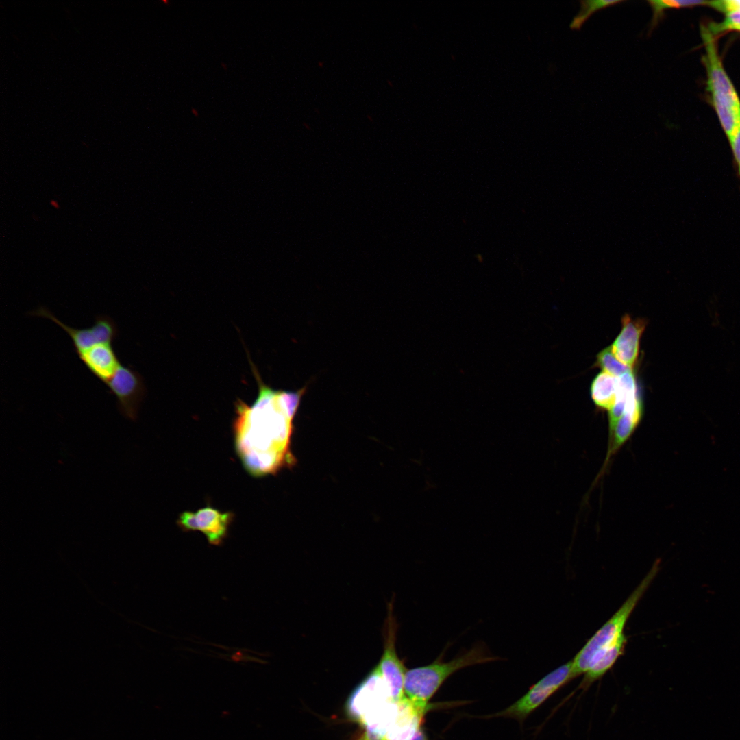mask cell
<instances>
[{"label": "cell", "instance_id": "277c9868", "mask_svg": "<svg viewBox=\"0 0 740 740\" xmlns=\"http://www.w3.org/2000/svg\"><path fill=\"white\" fill-rule=\"evenodd\" d=\"M660 569V560L652 568L617 611L595 632L576 655L572 661L574 677L585 674L593 657L601 650L615 643L636 605L654 579Z\"/></svg>", "mask_w": 740, "mask_h": 740}, {"label": "cell", "instance_id": "52a82bcc", "mask_svg": "<svg viewBox=\"0 0 740 740\" xmlns=\"http://www.w3.org/2000/svg\"><path fill=\"white\" fill-rule=\"evenodd\" d=\"M573 678L571 661L547 674L534 684L523 697L497 715L521 721Z\"/></svg>", "mask_w": 740, "mask_h": 740}, {"label": "cell", "instance_id": "d6986e66", "mask_svg": "<svg viewBox=\"0 0 740 740\" xmlns=\"http://www.w3.org/2000/svg\"><path fill=\"white\" fill-rule=\"evenodd\" d=\"M622 0H584L580 1V10L578 14L574 18L570 28L579 29L585 21L595 11L613 5L621 2Z\"/></svg>", "mask_w": 740, "mask_h": 740}, {"label": "cell", "instance_id": "8992f818", "mask_svg": "<svg viewBox=\"0 0 740 740\" xmlns=\"http://www.w3.org/2000/svg\"><path fill=\"white\" fill-rule=\"evenodd\" d=\"M387 608L383 634L384 650L377 665L389 687L392 699L397 701L405 696L404 680L407 669L396 651L398 624L393 614V599L388 602Z\"/></svg>", "mask_w": 740, "mask_h": 740}, {"label": "cell", "instance_id": "e0dca14e", "mask_svg": "<svg viewBox=\"0 0 740 740\" xmlns=\"http://www.w3.org/2000/svg\"><path fill=\"white\" fill-rule=\"evenodd\" d=\"M648 3L653 11V16L650 22L648 34H651L653 29L658 25L660 21L664 17V10L669 8H680L689 7L699 4L708 3L703 1H676V0H649Z\"/></svg>", "mask_w": 740, "mask_h": 740}, {"label": "cell", "instance_id": "2e32d148", "mask_svg": "<svg viewBox=\"0 0 740 740\" xmlns=\"http://www.w3.org/2000/svg\"><path fill=\"white\" fill-rule=\"evenodd\" d=\"M708 3L725 14L724 21L709 27V29L713 34L726 30L740 31V1H709Z\"/></svg>", "mask_w": 740, "mask_h": 740}, {"label": "cell", "instance_id": "ba28073f", "mask_svg": "<svg viewBox=\"0 0 740 740\" xmlns=\"http://www.w3.org/2000/svg\"><path fill=\"white\" fill-rule=\"evenodd\" d=\"M30 314L51 319L60 325L71 338L77 354L99 344H112L119 334L114 320L106 314L97 315L94 324L84 329L65 325L45 307L38 308Z\"/></svg>", "mask_w": 740, "mask_h": 740}, {"label": "cell", "instance_id": "3957f363", "mask_svg": "<svg viewBox=\"0 0 740 740\" xmlns=\"http://www.w3.org/2000/svg\"><path fill=\"white\" fill-rule=\"evenodd\" d=\"M701 33L705 48L703 62L707 73V90L730 140L740 128V100L722 66L713 33L704 26Z\"/></svg>", "mask_w": 740, "mask_h": 740}, {"label": "cell", "instance_id": "8fae6325", "mask_svg": "<svg viewBox=\"0 0 740 740\" xmlns=\"http://www.w3.org/2000/svg\"><path fill=\"white\" fill-rule=\"evenodd\" d=\"M646 324L643 319H632L625 314L621 319V332L610 345L615 356L632 369L639 357L641 338Z\"/></svg>", "mask_w": 740, "mask_h": 740}, {"label": "cell", "instance_id": "4fadbf2b", "mask_svg": "<svg viewBox=\"0 0 740 740\" xmlns=\"http://www.w3.org/2000/svg\"><path fill=\"white\" fill-rule=\"evenodd\" d=\"M77 356L87 369L105 384L121 364L110 343L95 345Z\"/></svg>", "mask_w": 740, "mask_h": 740}, {"label": "cell", "instance_id": "5b68a950", "mask_svg": "<svg viewBox=\"0 0 740 740\" xmlns=\"http://www.w3.org/2000/svg\"><path fill=\"white\" fill-rule=\"evenodd\" d=\"M392 700L389 687L376 665L349 695L345 704L346 714L360 724Z\"/></svg>", "mask_w": 740, "mask_h": 740}, {"label": "cell", "instance_id": "7c38bea8", "mask_svg": "<svg viewBox=\"0 0 740 740\" xmlns=\"http://www.w3.org/2000/svg\"><path fill=\"white\" fill-rule=\"evenodd\" d=\"M427 711L414 704L406 695L399 700V711L382 740H415L422 730Z\"/></svg>", "mask_w": 740, "mask_h": 740}, {"label": "cell", "instance_id": "6da1fadb", "mask_svg": "<svg viewBox=\"0 0 740 740\" xmlns=\"http://www.w3.org/2000/svg\"><path fill=\"white\" fill-rule=\"evenodd\" d=\"M258 393L251 405L235 402L232 429L236 452L253 477L274 475L296 463L291 452L293 419L306 386L296 391L274 390L253 366Z\"/></svg>", "mask_w": 740, "mask_h": 740}, {"label": "cell", "instance_id": "ffe728a7", "mask_svg": "<svg viewBox=\"0 0 740 740\" xmlns=\"http://www.w3.org/2000/svg\"><path fill=\"white\" fill-rule=\"evenodd\" d=\"M729 140L740 174V128Z\"/></svg>", "mask_w": 740, "mask_h": 740}, {"label": "cell", "instance_id": "30bf717a", "mask_svg": "<svg viewBox=\"0 0 740 740\" xmlns=\"http://www.w3.org/2000/svg\"><path fill=\"white\" fill-rule=\"evenodd\" d=\"M106 384L110 393L115 396L120 412L129 419L136 420L146 393L140 374L121 363Z\"/></svg>", "mask_w": 740, "mask_h": 740}, {"label": "cell", "instance_id": "5bb4252c", "mask_svg": "<svg viewBox=\"0 0 740 740\" xmlns=\"http://www.w3.org/2000/svg\"><path fill=\"white\" fill-rule=\"evenodd\" d=\"M626 643V637L624 634L615 643L599 652L591 661L584 674V684L590 683L602 676L622 654Z\"/></svg>", "mask_w": 740, "mask_h": 740}, {"label": "cell", "instance_id": "9a60e30c", "mask_svg": "<svg viewBox=\"0 0 740 740\" xmlns=\"http://www.w3.org/2000/svg\"><path fill=\"white\" fill-rule=\"evenodd\" d=\"M618 391V378L601 372L591 385V396L595 405L609 410L614 405Z\"/></svg>", "mask_w": 740, "mask_h": 740}, {"label": "cell", "instance_id": "9c48e42d", "mask_svg": "<svg viewBox=\"0 0 740 740\" xmlns=\"http://www.w3.org/2000/svg\"><path fill=\"white\" fill-rule=\"evenodd\" d=\"M234 517L232 512H221L207 505L195 512L182 513L176 523L182 531H199L205 535L210 545H220L227 536Z\"/></svg>", "mask_w": 740, "mask_h": 740}, {"label": "cell", "instance_id": "7a4b0ae2", "mask_svg": "<svg viewBox=\"0 0 740 740\" xmlns=\"http://www.w3.org/2000/svg\"><path fill=\"white\" fill-rule=\"evenodd\" d=\"M499 660L482 643H478L450 661L441 655L427 665L407 669L404 694L417 706L428 711V702L442 684L453 674L465 667Z\"/></svg>", "mask_w": 740, "mask_h": 740}, {"label": "cell", "instance_id": "ac0fdd59", "mask_svg": "<svg viewBox=\"0 0 740 740\" xmlns=\"http://www.w3.org/2000/svg\"><path fill=\"white\" fill-rule=\"evenodd\" d=\"M596 365L612 376L619 378L627 372L633 370L621 362L613 354L611 347L608 346L597 356Z\"/></svg>", "mask_w": 740, "mask_h": 740}]
</instances>
